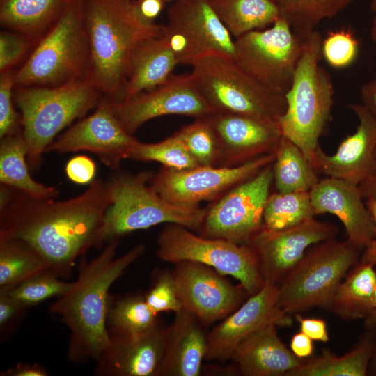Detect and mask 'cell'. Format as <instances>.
Listing matches in <instances>:
<instances>
[{"label": "cell", "mask_w": 376, "mask_h": 376, "mask_svg": "<svg viewBox=\"0 0 376 376\" xmlns=\"http://www.w3.org/2000/svg\"><path fill=\"white\" fill-rule=\"evenodd\" d=\"M0 201V239L28 244L59 277L68 276L75 260L95 247L111 205L108 182L101 179L62 201L31 198L1 185Z\"/></svg>", "instance_id": "6da1fadb"}, {"label": "cell", "mask_w": 376, "mask_h": 376, "mask_svg": "<svg viewBox=\"0 0 376 376\" xmlns=\"http://www.w3.org/2000/svg\"><path fill=\"white\" fill-rule=\"evenodd\" d=\"M118 240L107 243L100 254L79 266L69 290L51 305L70 331L68 357L74 363L95 360L110 344L107 318L109 290L125 269L145 252L143 244L116 256Z\"/></svg>", "instance_id": "7a4b0ae2"}, {"label": "cell", "mask_w": 376, "mask_h": 376, "mask_svg": "<svg viewBox=\"0 0 376 376\" xmlns=\"http://www.w3.org/2000/svg\"><path fill=\"white\" fill-rule=\"evenodd\" d=\"M84 13L89 45L85 79L110 102H118L134 52L162 35L163 25L143 22L134 0H84Z\"/></svg>", "instance_id": "3957f363"}, {"label": "cell", "mask_w": 376, "mask_h": 376, "mask_svg": "<svg viewBox=\"0 0 376 376\" xmlns=\"http://www.w3.org/2000/svg\"><path fill=\"white\" fill-rule=\"evenodd\" d=\"M151 172L120 173L107 181L111 205L97 234L95 247L139 230L175 224L198 232L206 208L169 203L151 187Z\"/></svg>", "instance_id": "277c9868"}, {"label": "cell", "mask_w": 376, "mask_h": 376, "mask_svg": "<svg viewBox=\"0 0 376 376\" xmlns=\"http://www.w3.org/2000/svg\"><path fill=\"white\" fill-rule=\"evenodd\" d=\"M302 41V53L285 93L286 108L277 122L282 136L297 144L312 162L331 116L334 91L330 76L319 63L321 35L314 30Z\"/></svg>", "instance_id": "5b68a950"}, {"label": "cell", "mask_w": 376, "mask_h": 376, "mask_svg": "<svg viewBox=\"0 0 376 376\" xmlns=\"http://www.w3.org/2000/svg\"><path fill=\"white\" fill-rule=\"evenodd\" d=\"M102 93L84 79L54 87L15 86L14 100L20 110V126L33 167L60 132L100 103Z\"/></svg>", "instance_id": "8992f818"}, {"label": "cell", "mask_w": 376, "mask_h": 376, "mask_svg": "<svg viewBox=\"0 0 376 376\" xmlns=\"http://www.w3.org/2000/svg\"><path fill=\"white\" fill-rule=\"evenodd\" d=\"M88 61L84 0H65L56 20L15 72V86L54 87L81 80Z\"/></svg>", "instance_id": "52a82bcc"}, {"label": "cell", "mask_w": 376, "mask_h": 376, "mask_svg": "<svg viewBox=\"0 0 376 376\" xmlns=\"http://www.w3.org/2000/svg\"><path fill=\"white\" fill-rule=\"evenodd\" d=\"M361 249L334 238L314 244L278 285L277 306L285 313L313 307L329 308L334 295Z\"/></svg>", "instance_id": "ba28073f"}, {"label": "cell", "mask_w": 376, "mask_h": 376, "mask_svg": "<svg viewBox=\"0 0 376 376\" xmlns=\"http://www.w3.org/2000/svg\"><path fill=\"white\" fill-rule=\"evenodd\" d=\"M191 68L197 87L215 112L277 121L285 110V95L260 84L232 58L207 55L197 60Z\"/></svg>", "instance_id": "9c48e42d"}, {"label": "cell", "mask_w": 376, "mask_h": 376, "mask_svg": "<svg viewBox=\"0 0 376 376\" xmlns=\"http://www.w3.org/2000/svg\"><path fill=\"white\" fill-rule=\"evenodd\" d=\"M157 244L159 259L173 264L189 261L208 266L237 280L249 296L265 284L256 252L249 244L205 237L175 224L162 229Z\"/></svg>", "instance_id": "30bf717a"}, {"label": "cell", "mask_w": 376, "mask_h": 376, "mask_svg": "<svg viewBox=\"0 0 376 376\" xmlns=\"http://www.w3.org/2000/svg\"><path fill=\"white\" fill-rule=\"evenodd\" d=\"M234 61L266 88L285 95L303 50V41L280 17L270 26L235 40Z\"/></svg>", "instance_id": "8fae6325"}, {"label": "cell", "mask_w": 376, "mask_h": 376, "mask_svg": "<svg viewBox=\"0 0 376 376\" xmlns=\"http://www.w3.org/2000/svg\"><path fill=\"white\" fill-rule=\"evenodd\" d=\"M162 35L178 65L191 66L207 55L235 56V40L210 0L173 2Z\"/></svg>", "instance_id": "7c38bea8"}, {"label": "cell", "mask_w": 376, "mask_h": 376, "mask_svg": "<svg viewBox=\"0 0 376 376\" xmlns=\"http://www.w3.org/2000/svg\"><path fill=\"white\" fill-rule=\"evenodd\" d=\"M273 162L212 202L206 207L199 235L249 244L263 226L264 208L274 179Z\"/></svg>", "instance_id": "4fadbf2b"}, {"label": "cell", "mask_w": 376, "mask_h": 376, "mask_svg": "<svg viewBox=\"0 0 376 376\" xmlns=\"http://www.w3.org/2000/svg\"><path fill=\"white\" fill-rule=\"evenodd\" d=\"M274 159L275 152L233 167L199 166L175 170L162 166L152 176L150 183L169 203L199 205L203 201L217 200L236 185L256 175Z\"/></svg>", "instance_id": "5bb4252c"}, {"label": "cell", "mask_w": 376, "mask_h": 376, "mask_svg": "<svg viewBox=\"0 0 376 376\" xmlns=\"http://www.w3.org/2000/svg\"><path fill=\"white\" fill-rule=\"evenodd\" d=\"M111 102L124 130L133 134L143 124L167 115L205 118L215 112L200 92L191 72L172 75L163 84L119 102Z\"/></svg>", "instance_id": "9a60e30c"}, {"label": "cell", "mask_w": 376, "mask_h": 376, "mask_svg": "<svg viewBox=\"0 0 376 376\" xmlns=\"http://www.w3.org/2000/svg\"><path fill=\"white\" fill-rule=\"evenodd\" d=\"M338 228L314 217L281 230L265 226L249 244L256 252L265 283L279 285L311 246L334 238Z\"/></svg>", "instance_id": "2e32d148"}, {"label": "cell", "mask_w": 376, "mask_h": 376, "mask_svg": "<svg viewBox=\"0 0 376 376\" xmlns=\"http://www.w3.org/2000/svg\"><path fill=\"white\" fill-rule=\"evenodd\" d=\"M183 308L203 324L224 319L237 309L249 294L214 269L194 262L174 264L171 271Z\"/></svg>", "instance_id": "e0dca14e"}, {"label": "cell", "mask_w": 376, "mask_h": 376, "mask_svg": "<svg viewBox=\"0 0 376 376\" xmlns=\"http://www.w3.org/2000/svg\"><path fill=\"white\" fill-rule=\"evenodd\" d=\"M137 141L122 127L110 101L104 97L92 114L57 136L47 147L45 152L88 151L97 156L107 166L118 169Z\"/></svg>", "instance_id": "ac0fdd59"}, {"label": "cell", "mask_w": 376, "mask_h": 376, "mask_svg": "<svg viewBox=\"0 0 376 376\" xmlns=\"http://www.w3.org/2000/svg\"><path fill=\"white\" fill-rule=\"evenodd\" d=\"M205 118L217 139L214 166H237L274 153L282 137L277 121L224 112H214Z\"/></svg>", "instance_id": "d6986e66"}, {"label": "cell", "mask_w": 376, "mask_h": 376, "mask_svg": "<svg viewBox=\"0 0 376 376\" xmlns=\"http://www.w3.org/2000/svg\"><path fill=\"white\" fill-rule=\"evenodd\" d=\"M278 285L265 283L256 293L249 296L237 309L223 319L207 335L205 359L226 361L240 343L264 326L274 323L290 326L292 320L276 305Z\"/></svg>", "instance_id": "ffe728a7"}, {"label": "cell", "mask_w": 376, "mask_h": 376, "mask_svg": "<svg viewBox=\"0 0 376 376\" xmlns=\"http://www.w3.org/2000/svg\"><path fill=\"white\" fill-rule=\"evenodd\" d=\"M350 109L358 119L354 133L345 137L332 155L319 146L312 165L318 173L359 185L376 166V120L361 104H352Z\"/></svg>", "instance_id": "44dd1931"}, {"label": "cell", "mask_w": 376, "mask_h": 376, "mask_svg": "<svg viewBox=\"0 0 376 376\" xmlns=\"http://www.w3.org/2000/svg\"><path fill=\"white\" fill-rule=\"evenodd\" d=\"M309 195L315 215L336 216L343 225L347 240L359 249L369 244L375 225L358 185L326 176L319 180Z\"/></svg>", "instance_id": "7402d4cb"}, {"label": "cell", "mask_w": 376, "mask_h": 376, "mask_svg": "<svg viewBox=\"0 0 376 376\" xmlns=\"http://www.w3.org/2000/svg\"><path fill=\"white\" fill-rule=\"evenodd\" d=\"M166 328L159 325L134 336L111 339L96 359L98 376H159Z\"/></svg>", "instance_id": "603a6c76"}, {"label": "cell", "mask_w": 376, "mask_h": 376, "mask_svg": "<svg viewBox=\"0 0 376 376\" xmlns=\"http://www.w3.org/2000/svg\"><path fill=\"white\" fill-rule=\"evenodd\" d=\"M198 319L182 308L166 328L159 376H198L207 352V335Z\"/></svg>", "instance_id": "cb8c5ba5"}, {"label": "cell", "mask_w": 376, "mask_h": 376, "mask_svg": "<svg viewBox=\"0 0 376 376\" xmlns=\"http://www.w3.org/2000/svg\"><path fill=\"white\" fill-rule=\"evenodd\" d=\"M274 323L268 324L245 339L232 359L245 376H288L302 359L297 357L279 338Z\"/></svg>", "instance_id": "d4e9b609"}, {"label": "cell", "mask_w": 376, "mask_h": 376, "mask_svg": "<svg viewBox=\"0 0 376 376\" xmlns=\"http://www.w3.org/2000/svg\"><path fill=\"white\" fill-rule=\"evenodd\" d=\"M178 65L162 34L144 41L132 56L120 102L163 84L171 77Z\"/></svg>", "instance_id": "484cf974"}, {"label": "cell", "mask_w": 376, "mask_h": 376, "mask_svg": "<svg viewBox=\"0 0 376 376\" xmlns=\"http://www.w3.org/2000/svg\"><path fill=\"white\" fill-rule=\"evenodd\" d=\"M28 148L21 126L1 139L0 182L31 198H56L59 191L34 180L28 170Z\"/></svg>", "instance_id": "4316f807"}, {"label": "cell", "mask_w": 376, "mask_h": 376, "mask_svg": "<svg viewBox=\"0 0 376 376\" xmlns=\"http://www.w3.org/2000/svg\"><path fill=\"white\" fill-rule=\"evenodd\" d=\"M65 0H0V23L6 29L40 40L59 16Z\"/></svg>", "instance_id": "83f0119b"}, {"label": "cell", "mask_w": 376, "mask_h": 376, "mask_svg": "<svg viewBox=\"0 0 376 376\" xmlns=\"http://www.w3.org/2000/svg\"><path fill=\"white\" fill-rule=\"evenodd\" d=\"M375 280L374 265L360 261L339 284L329 308L344 319L368 317L373 311Z\"/></svg>", "instance_id": "f1b7e54d"}, {"label": "cell", "mask_w": 376, "mask_h": 376, "mask_svg": "<svg viewBox=\"0 0 376 376\" xmlns=\"http://www.w3.org/2000/svg\"><path fill=\"white\" fill-rule=\"evenodd\" d=\"M218 16L235 39L262 30L281 17L274 0H210Z\"/></svg>", "instance_id": "f546056e"}, {"label": "cell", "mask_w": 376, "mask_h": 376, "mask_svg": "<svg viewBox=\"0 0 376 376\" xmlns=\"http://www.w3.org/2000/svg\"><path fill=\"white\" fill-rule=\"evenodd\" d=\"M272 166L273 182L278 192L309 191L320 180L301 149L283 136L276 149Z\"/></svg>", "instance_id": "4dcf8cb0"}, {"label": "cell", "mask_w": 376, "mask_h": 376, "mask_svg": "<svg viewBox=\"0 0 376 376\" xmlns=\"http://www.w3.org/2000/svg\"><path fill=\"white\" fill-rule=\"evenodd\" d=\"M372 340L366 338L350 352L336 356L329 350L301 363L288 376H364L373 356Z\"/></svg>", "instance_id": "1f68e13d"}, {"label": "cell", "mask_w": 376, "mask_h": 376, "mask_svg": "<svg viewBox=\"0 0 376 376\" xmlns=\"http://www.w3.org/2000/svg\"><path fill=\"white\" fill-rule=\"evenodd\" d=\"M47 271H50L48 263L28 244L0 239V292Z\"/></svg>", "instance_id": "d6a6232c"}, {"label": "cell", "mask_w": 376, "mask_h": 376, "mask_svg": "<svg viewBox=\"0 0 376 376\" xmlns=\"http://www.w3.org/2000/svg\"><path fill=\"white\" fill-rule=\"evenodd\" d=\"M157 315L148 306L145 295H129L112 302L107 318L111 339L138 336L157 326Z\"/></svg>", "instance_id": "836d02e7"}, {"label": "cell", "mask_w": 376, "mask_h": 376, "mask_svg": "<svg viewBox=\"0 0 376 376\" xmlns=\"http://www.w3.org/2000/svg\"><path fill=\"white\" fill-rule=\"evenodd\" d=\"M281 17L290 25L302 40L322 21L340 13L352 0H274Z\"/></svg>", "instance_id": "e575fe53"}, {"label": "cell", "mask_w": 376, "mask_h": 376, "mask_svg": "<svg viewBox=\"0 0 376 376\" xmlns=\"http://www.w3.org/2000/svg\"><path fill=\"white\" fill-rule=\"evenodd\" d=\"M315 216L309 191L270 194L265 205L263 226L281 230Z\"/></svg>", "instance_id": "d590c367"}, {"label": "cell", "mask_w": 376, "mask_h": 376, "mask_svg": "<svg viewBox=\"0 0 376 376\" xmlns=\"http://www.w3.org/2000/svg\"><path fill=\"white\" fill-rule=\"evenodd\" d=\"M126 159L157 162L169 169L185 170L199 166L182 141L174 134L157 143L139 141L131 148Z\"/></svg>", "instance_id": "8d00e7d4"}, {"label": "cell", "mask_w": 376, "mask_h": 376, "mask_svg": "<svg viewBox=\"0 0 376 376\" xmlns=\"http://www.w3.org/2000/svg\"><path fill=\"white\" fill-rule=\"evenodd\" d=\"M72 285L51 271H47L22 282L6 292L24 308L37 305L48 299L59 297Z\"/></svg>", "instance_id": "74e56055"}, {"label": "cell", "mask_w": 376, "mask_h": 376, "mask_svg": "<svg viewBox=\"0 0 376 376\" xmlns=\"http://www.w3.org/2000/svg\"><path fill=\"white\" fill-rule=\"evenodd\" d=\"M200 166L215 164L217 144L212 127L206 118H196L173 134Z\"/></svg>", "instance_id": "f35d334b"}, {"label": "cell", "mask_w": 376, "mask_h": 376, "mask_svg": "<svg viewBox=\"0 0 376 376\" xmlns=\"http://www.w3.org/2000/svg\"><path fill=\"white\" fill-rule=\"evenodd\" d=\"M359 41L350 29L330 31L322 40L321 54L332 68H344L356 59Z\"/></svg>", "instance_id": "ab89813d"}, {"label": "cell", "mask_w": 376, "mask_h": 376, "mask_svg": "<svg viewBox=\"0 0 376 376\" xmlns=\"http://www.w3.org/2000/svg\"><path fill=\"white\" fill-rule=\"evenodd\" d=\"M145 299L156 315L163 312L175 314L183 308L171 271L157 274Z\"/></svg>", "instance_id": "60d3db41"}, {"label": "cell", "mask_w": 376, "mask_h": 376, "mask_svg": "<svg viewBox=\"0 0 376 376\" xmlns=\"http://www.w3.org/2000/svg\"><path fill=\"white\" fill-rule=\"evenodd\" d=\"M14 72H1L0 75V138L12 133L19 127L18 116L14 109Z\"/></svg>", "instance_id": "b9f144b4"}, {"label": "cell", "mask_w": 376, "mask_h": 376, "mask_svg": "<svg viewBox=\"0 0 376 376\" xmlns=\"http://www.w3.org/2000/svg\"><path fill=\"white\" fill-rule=\"evenodd\" d=\"M31 38L12 31L0 33V72L11 70L25 55L33 42Z\"/></svg>", "instance_id": "7bdbcfd3"}, {"label": "cell", "mask_w": 376, "mask_h": 376, "mask_svg": "<svg viewBox=\"0 0 376 376\" xmlns=\"http://www.w3.org/2000/svg\"><path fill=\"white\" fill-rule=\"evenodd\" d=\"M68 178L80 185L91 183L96 173V165L88 157L78 155L71 158L65 166Z\"/></svg>", "instance_id": "ee69618b"}, {"label": "cell", "mask_w": 376, "mask_h": 376, "mask_svg": "<svg viewBox=\"0 0 376 376\" xmlns=\"http://www.w3.org/2000/svg\"><path fill=\"white\" fill-rule=\"evenodd\" d=\"M26 308L19 304L7 292H0V329L12 330L17 324Z\"/></svg>", "instance_id": "f6af8a7d"}, {"label": "cell", "mask_w": 376, "mask_h": 376, "mask_svg": "<svg viewBox=\"0 0 376 376\" xmlns=\"http://www.w3.org/2000/svg\"><path fill=\"white\" fill-rule=\"evenodd\" d=\"M301 331L313 340L327 343L329 340L326 322L317 318H304L300 314L296 315Z\"/></svg>", "instance_id": "bcb514c9"}, {"label": "cell", "mask_w": 376, "mask_h": 376, "mask_svg": "<svg viewBox=\"0 0 376 376\" xmlns=\"http://www.w3.org/2000/svg\"><path fill=\"white\" fill-rule=\"evenodd\" d=\"M134 3L139 17L148 24L155 23L166 4L164 0H134Z\"/></svg>", "instance_id": "7dc6e473"}, {"label": "cell", "mask_w": 376, "mask_h": 376, "mask_svg": "<svg viewBox=\"0 0 376 376\" xmlns=\"http://www.w3.org/2000/svg\"><path fill=\"white\" fill-rule=\"evenodd\" d=\"M290 350L298 358L309 357L313 352V340L301 331L295 334L290 340Z\"/></svg>", "instance_id": "c3c4849f"}, {"label": "cell", "mask_w": 376, "mask_h": 376, "mask_svg": "<svg viewBox=\"0 0 376 376\" xmlns=\"http://www.w3.org/2000/svg\"><path fill=\"white\" fill-rule=\"evenodd\" d=\"M366 204L372 215L375 229L374 235L369 244L364 248L361 262L376 265V201L371 198H366Z\"/></svg>", "instance_id": "681fc988"}, {"label": "cell", "mask_w": 376, "mask_h": 376, "mask_svg": "<svg viewBox=\"0 0 376 376\" xmlns=\"http://www.w3.org/2000/svg\"><path fill=\"white\" fill-rule=\"evenodd\" d=\"M360 94L361 104L376 120V78L363 84Z\"/></svg>", "instance_id": "f907efd6"}, {"label": "cell", "mask_w": 376, "mask_h": 376, "mask_svg": "<svg viewBox=\"0 0 376 376\" xmlns=\"http://www.w3.org/2000/svg\"><path fill=\"white\" fill-rule=\"evenodd\" d=\"M2 375L6 376H47L46 369L37 363H18L8 368Z\"/></svg>", "instance_id": "816d5d0a"}, {"label": "cell", "mask_w": 376, "mask_h": 376, "mask_svg": "<svg viewBox=\"0 0 376 376\" xmlns=\"http://www.w3.org/2000/svg\"><path fill=\"white\" fill-rule=\"evenodd\" d=\"M359 186L363 198L376 201V166L373 173Z\"/></svg>", "instance_id": "f5cc1de1"}, {"label": "cell", "mask_w": 376, "mask_h": 376, "mask_svg": "<svg viewBox=\"0 0 376 376\" xmlns=\"http://www.w3.org/2000/svg\"><path fill=\"white\" fill-rule=\"evenodd\" d=\"M371 9L374 13L373 23L370 29V37L376 41V0H371Z\"/></svg>", "instance_id": "db71d44e"}, {"label": "cell", "mask_w": 376, "mask_h": 376, "mask_svg": "<svg viewBox=\"0 0 376 376\" xmlns=\"http://www.w3.org/2000/svg\"><path fill=\"white\" fill-rule=\"evenodd\" d=\"M368 324L376 329V311H373L368 317H366ZM374 368L376 372V347L374 357Z\"/></svg>", "instance_id": "11a10c76"}, {"label": "cell", "mask_w": 376, "mask_h": 376, "mask_svg": "<svg viewBox=\"0 0 376 376\" xmlns=\"http://www.w3.org/2000/svg\"><path fill=\"white\" fill-rule=\"evenodd\" d=\"M373 311H376V280L374 287V291H373Z\"/></svg>", "instance_id": "9f6ffc18"}, {"label": "cell", "mask_w": 376, "mask_h": 376, "mask_svg": "<svg viewBox=\"0 0 376 376\" xmlns=\"http://www.w3.org/2000/svg\"><path fill=\"white\" fill-rule=\"evenodd\" d=\"M166 3H169V2H175L176 1H178V0H164Z\"/></svg>", "instance_id": "6f0895ef"}]
</instances>
